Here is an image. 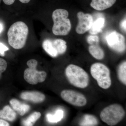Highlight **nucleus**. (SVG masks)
Listing matches in <instances>:
<instances>
[{
  "label": "nucleus",
  "instance_id": "obj_5",
  "mask_svg": "<svg viewBox=\"0 0 126 126\" xmlns=\"http://www.w3.org/2000/svg\"><path fill=\"white\" fill-rule=\"evenodd\" d=\"M90 73L99 87L105 89L110 87L111 85L110 72L106 65L100 63H94L90 68Z\"/></svg>",
  "mask_w": 126,
  "mask_h": 126
},
{
  "label": "nucleus",
  "instance_id": "obj_28",
  "mask_svg": "<svg viewBox=\"0 0 126 126\" xmlns=\"http://www.w3.org/2000/svg\"><path fill=\"white\" fill-rule=\"evenodd\" d=\"M4 30V24L0 21V34L2 33Z\"/></svg>",
  "mask_w": 126,
  "mask_h": 126
},
{
  "label": "nucleus",
  "instance_id": "obj_26",
  "mask_svg": "<svg viewBox=\"0 0 126 126\" xmlns=\"http://www.w3.org/2000/svg\"><path fill=\"white\" fill-rule=\"evenodd\" d=\"M9 123L4 120L0 119V126H9Z\"/></svg>",
  "mask_w": 126,
  "mask_h": 126
},
{
  "label": "nucleus",
  "instance_id": "obj_13",
  "mask_svg": "<svg viewBox=\"0 0 126 126\" xmlns=\"http://www.w3.org/2000/svg\"><path fill=\"white\" fill-rule=\"evenodd\" d=\"M52 47L57 55L63 54L67 48L66 42L61 39H56L51 41Z\"/></svg>",
  "mask_w": 126,
  "mask_h": 126
},
{
  "label": "nucleus",
  "instance_id": "obj_14",
  "mask_svg": "<svg viewBox=\"0 0 126 126\" xmlns=\"http://www.w3.org/2000/svg\"><path fill=\"white\" fill-rule=\"evenodd\" d=\"M16 117V113L9 106H5L0 110V118L12 122L15 121Z\"/></svg>",
  "mask_w": 126,
  "mask_h": 126
},
{
  "label": "nucleus",
  "instance_id": "obj_21",
  "mask_svg": "<svg viewBox=\"0 0 126 126\" xmlns=\"http://www.w3.org/2000/svg\"><path fill=\"white\" fill-rule=\"evenodd\" d=\"M42 46L43 49L50 56L53 58H55L58 56L52 48L51 40H45L43 41Z\"/></svg>",
  "mask_w": 126,
  "mask_h": 126
},
{
  "label": "nucleus",
  "instance_id": "obj_16",
  "mask_svg": "<svg viewBox=\"0 0 126 126\" xmlns=\"http://www.w3.org/2000/svg\"><path fill=\"white\" fill-rule=\"evenodd\" d=\"M98 123V120L95 116L86 114L83 116L79 125L82 126H97Z\"/></svg>",
  "mask_w": 126,
  "mask_h": 126
},
{
  "label": "nucleus",
  "instance_id": "obj_27",
  "mask_svg": "<svg viewBox=\"0 0 126 126\" xmlns=\"http://www.w3.org/2000/svg\"><path fill=\"white\" fill-rule=\"evenodd\" d=\"M5 4L11 5L12 4L15 2V0H2Z\"/></svg>",
  "mask_w": 126,
  "mask_h": 126
},
{
  "label": "nucleus",
  "instance_id": "obj_17",
  "mask_svg": "<svg viewBox=\"0 0 126 126\" xmlns=\"http://www.w3.org/2000/svg\"><path fill=\"white\" fill-rule=\"evenodd\" d=\"M89 51L91 55L96 59L102 60L104 58V52L98 45H90Z\"/></svg>",
  "mask_w": 126,
  "mask_h": 126
},
{
  "label": "nucleus",
  "instance_id": "obj_15",
  "mask_svg": "<svg viewBox=\"0 0 126 126\" xmlns=\"http://www.w3.org/2000/svg\"><path fill=\"white\" fill-rule=\"evenodd\" d=\"M105 19L103 17H99L93 22L89 33L92 35H96L101 32L105 24Z\"/></svg>",
  "mask_w": 126,
  "mask_h": 126
},
{
  "label": "nucleus",
  "instance_id": "obj_7",
  "mask_svg": "<svg viewBox=\"0 0 126 126\" xmlns=\"http://www.w3.org/2000/svg\"><path fill=\"white\" fill-rule=\"evenodd\" d=\"M62 98L73 106L82 107L86 106L87 100L85 96L74 90H64L61 93Z\"/></svg>",
  "mask_w": 126,
  "mask_h": 126
},
{
  "label": "nucleus",
  "instance_id": "obj_3",
  "mask_svg": "<svg viewBox=\"0 0 126 126\" xmlns=\"http://www.w3.org/2000/svg\"><path fill=\"white\" fill-rule=\"evenodd\" d=\"M65 74L69 83L76 87L84 88L88 86V75L78 65L73 64L68 65L65 69Z\"/></svg>",
  "mask_w": 126,
  "mask_h": 126
},
{
  "label": "nucleus",
  "instance_id": "obj_11",
  "mask_svg": "<svg viewBox=\"0 0 126 126\" xmlns=\"http://www.w3.org/2000/svg\"><path fill=\"white\" fill-rule=\"evenodd\" d=\"M116 0H92L90 6L98 11H102L111 7Z\"/></svg>",
  "mask_w": 126,
  "mask_h": 126
},
{
  "label": "nucleus",
  "instance_id": "obj_1",
  "mask_svg": "<svg viewBox=\"0 0 126 126\" xmlns=\"http://www.w3.org/2000/svg\"><path fill=\"white\" fill-rule=\"evenodd\" d=\"M29 31L28 26L23 21L14 23L7 32L10 45L15 49H22L25 45Z\"/></svg>",
  "mask_w": 126,
  "mask_h": 126
},
{
  "label": "nucleus",
  "instance_id": "obj_8",
  "mask_svg": "<svg viewBox=\"0 0 126 126\" xmlns=\"http://www.w3.org/2000/svg\"><path fill=\"white\" fill-rule=\"evenodd\" d=\"M106 40L109 47L118 53L124 52L126 49L124 36L116 31H113L106 36Z\"/></svg>",
  "mask_w": 126,
  "mask_h": 126
},
{
  "label": "nucleus",
  "instance_id": "obj_9",
  "mask_svg": "<svg viewBox=\"0 0 126 126\" xmlns=\"http://www.w3.org/2000/svg\"><path fill=\"white\" fill-rule=\"evenodd\" d=\"M79 23L76 29L77 33L83 34L88 31L93 22V19L90 14H84L82 12H79L77 14Z\"/></svg>",
  "mask_w": 126,
  "mask_h": 126
},
{
  "label": "nucleus",
  "instance_id": "obj_10",
  "mask_svg": "<svg viewBox=\"0 0 126 126\" xmlns=\"http://www.w3.org/2000/svg\"><path fill=\"white\" fill-rule=\"evenodd\" d=\"M21 99L30 101L34 103H40L44 101L45 96L43 94L38 92H25L20 95Z\"/></svg>",
  "mask_w": 126,
  "mask_h": 126
},
{
  "label": "nucleus",
  "instance_id": "obj_25",
  "mask_svg": "<svg viewBox=\"0 0 126 126\" xmlns=\"http://www.w3.org/2000/svg\"><path fill=\"white\" fill-rule=\"evenodd\" d=\"M126 18H125L122 21L121 24V26L122 29L125 32L126 31Z\"/></svg>",
  "mask_w": 126,
  "mask_h": 126
},
{
  "label": "nucleus",
  "instance_id": "obj_2",
  "mask_svg": "<svg viewBox=\"0 0 126 126\" xmlns=\"http://www.w3.org/2000/svg\"><path fill=\"white\" fill-rule=\"evenodd\" d=\"M69 13L67 11L63 9L55 10L52 14L54 22L52 28L53 33L56 35H67L71 29V22L68 19Z\"/></svg>",
  "mask_w": 126,
  "mask_h": 126
},
{
  "label": "nucleus",
  "instance_id": "obj_29",
  "mask_svg": "<svg viewBox=\"0 0 126 126\" xmlns=\"http://www.w3.org/2000/svg\"><path fill=\"white\" fill-rule=\"evenodd\" d=\"M22 3H24V4H26L28 3L31 0H19Z\"/></svg>",
  "mask_w": 126,
  "mask_h": 126
},
{
  "label": "nucleus",
  "instance_id": "obj_23",
  "mask_svg": "<svg viewBox=\"0 0 126 126\" xmlns=\"http://www.w3.org/2000/svg\"><path fill=\"white\" fill-rule=\"evenodd\" d=\"M7 67V63L4 59L0 58V78L2 73L6 70Z\"/></svg>",
  "mask_w": 126,
  "mask_h": 126
},
{
  "label": "nucleus",
  "instance_id": "obj_6",
  "mask_svg": "<svg viewBox=\"0 0 126 126\" xmlns=\"http://www.w3.org/2000/svg\"><path fill=\"white\" fill-rule=\"evenodd\" d=\"M27 64L28 68L24 72V78L28 83L35 85L45 81L47 73L44 71H38L36 70L38 61L36 60H30L27 62Z\"/></svg>",
  "mask_w": 126,
  "mask_h": 126
},
{
  "label": "nucleus",
  "instance_id": "obj_18",
  "mask_svg": "<svg viewBox=\"0 0 126 126\" xmlns=\"http://www.w3.org/2000/svg\"><path fill=\"white\" fill-rule=\"evenodd\" d=\"M41 114L38 112H35L32 113L26 119H24L22 122L24 126H33L36 121L40 117Z\"/></svg>",
  "mask_w": 126,
  "mask_h": 126
},
{
  "label": "nucleus",
  "instance_id": "obj_20",
  "mask_svg": "<svg viewBox=\"0 0 126 126\" xmlns=\"http://www.w3.org/2000/svg\"><path fill=\"white\" fill-rule=\"evenodd\" d=\"M118 75L120 81L124 85H126V62L122 63L118 68Z\"/></svg>",
  "mask_w": 126,
  "mask_h": 126
},
{
  "label": "nucleus",
  "instance_id": "obj_24",
  "mask_svg": "<svg viewBox=\"0 0 126 126\" xmlns=\"http://www.w3.org/2000/svg\"><path fill=\"white\" fill-rule=\"evenodd\" d=\"M9 48L6 46L4 44L0 42V56H5V52L9 50Z\"/></svg>",
  "mask_w": 126,
  "mask_h": 126
},
{
  "label": "nucleus",
  "instance_id": "obj_4",
  "mask_svg": "<svg viewBox=\"0 0 126 126\" xmlns=\"http://www.w3.org/2000/svg\"><path fill=\"white\" fill-rule=\"evenodd\" d=\"M125 115L123 107L117 104L106 107L100 114L102 121L109 126H115L121 121Z\"/></svg>",
  "mask_w": 126,
  "mask_h": 126
},
{
  "label": "nucleus",
  "instance_id": "obj_12",
  "mask_svg": "<svg viewBox=\"0 0 126 126\" xmlns=\"http://www.w3.org/2000/svg\"><path fill=\"white\" fill-rule=\"evenodd\" d=\"M10 103L13 109L21 116H24L30 109L29 105L22 103L16 99H11Z\"/></svg>",
  "mask_w": 126,
  "mask_h": 126
},
{
  "label": "nucleus",
  "instance_id": "obj_22",
  "mask_svg": "<svg viewBox=\"0 0 126 126\" xmlns=\"http://www.w3.org/2000/svg\"><path fill=\"white\" fill-rule=\"evenodd\" d=\"M88 43L90 45H98L99 42V37L95 35H90L87 38Z\"/></svg>",
  "mask_w": 126,
  "mask_h": 126
},
{
  "label": "nucleus",
  "instance_id": "obj_19",
  "mask_svg": "<svg viewBox=\"0 0 126 126\" xmlns=\"http://www.w3.org/2000/svg\"><path fill=\"white\" fill-rule=\"evenodd\" d=\"M64 116V112L63 110H57L54 115L47 114L46 115V118L47 121L50 123H54L60 121L63 118Z\"/></svg>",
  "mask_w": 126,
  "mask_h": 126
}]
</instances>
